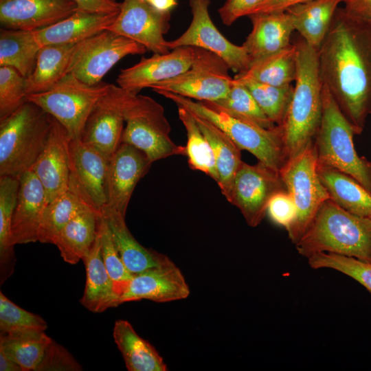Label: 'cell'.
I'll return each mask as SVG.
<instances>
[{"mask_svg":"<svg viewBox=\"0 0 371 371\" xmlns=\"http://www.w3.org/2000/svg\"><path fill=\"white\" fill-rule=\"evenodd\" d=\"M172 101L177 106L210 122L225 133L241 150L254 155L259 161L280 171L286 158L279 126L266 129L258 125L230 115L208 101L191 98L168 91L157 93Z\"/></svg>","mask_w":371,"mask_h":371,"instance_id":"cell-5","label":"cell"},{"mask_svg":"<svg viewBox=\"0 0 371 371\" xmlns=\"http://www.w3.org/2000/svg\"><path fill=\"white\" fill-rule=\"evenodd\" d=\"M100 230L102 259L120 298L133 275L129 272L122 260L113 241L109 227L102 216Z\"/></svg>","mask_w":371,"mask_h":371,"instance_id":"cell-43","label":"cell"},{"mask_svg":"<svg viewBox=\"0 0 371 371\" xmlns=\"http://www.w3.org/2000/svg\"><path fill=\"white\" fill-rule=\"evenodd\" d=\"M126 122L122 142L144 152L149 160L172 155H186V147L175 144L169 137L171 128L164 107L148 96H143L124 111Z\"/></svg>","mask_w":371,"mask_h":371,"instance_id":"cell-9","label":"cell"},{"mask_svg":"<svg viewBox=\"0 0 371 371\" xmlns=\"http://www.w3.org/2000/svg\"><path fill=\"white\" fill-rule=\"evenodd\" d=\"M364 223L366 225V226L370 229L371 231V218H361Z\"/></svg>","mask_w":371,"mask_h":371,"instance_id":"cell-53","label":"cell"},{"mask_svg":"<svg viewBox=\"0 0 371 371\" xmlns=\"http://www.w3.org/2000/svg\"><path fill=\"white\" fill-rule=\"evenodd\" d=\"M170 12H162L143 0H124L118 16L106 30L131 39L155 54L169 52L164 34Z\"/></svg>","mask_w":371,"mask_h":371,"instance_id":"cell-15","label":"cell"},{"mask_svg":"<svg viewBox=\"0 0 371 371\" xmlns=\"http://www.w3.org/2000/svg\"><path fill=\"white\" fill-rule=\"evenodd\" d=\"M101 216L109 227L113 241L122 260L133 275L170 260L167 256L142 246L128 229L124 215L105 207Z\"/></svg>","mask_w":371,"mask_h":371,"instance_id":"cell-25","label":"cell"},{"mask_svg":"<svg viewBox=\"0 0 371 371\" xmlns=\"http://www.w3.org/2000/svg\"><path fill=\"white\" fill-rule=\"evenodd\" d=\"M194 57V47H180L164 54L142 58L137 64L122 69L116 82L124 89L138 93L142 89L174 78L187 71Z\"/></svg>","mask_w":371,"mask_h":371,"instance_id":"cell-18","label":"cell"},{"mask_svg":"<svg viewBox=\"0 0 371 371\" xmlns=\"http://www.w3.org/2000/svg\"><path fill=\"white\" fill-rule=\"evenodd\" d=\"M125 122L106 94L91 111L81 140L110 159L122 143Z\"/></svg>","mask_w":371,"mask_h":371,"instance_id":"cell-24","label":"cell"},{"mask_svg":"<svg viewBox=\"0 0 371 371\" xmlns=\"http://www.w3.org/2000/svg\"><path fill=\"white\" fill-rule=\"evenodd\" d=\"M308 262L313 269L326 268L341 272L360 283L371 294V262L327 252L312 255Z\"/></svg>","mask_w":371,"mask_h":371,"instance_id":"cell-41","label":"cell"},{"mask_svg":"<svg viewBox=\"0 0 371 371\" xmlns=\"http://www.w3.org/2000/svg\"><path fill=\"white\" fill-rule=\"evenodd\" d=\"M178 107L179 117L187 134L186 155L190 167L218 181V175L212 147L199 128L195 117L185 108Z\"/></svg>","mask_w":371,"mask_h":371,"instance_id":"cell-37","label":"cell"},{"mask_svg":"<svg viewBox=\"0 0 371 371\" xmlns=\"http://www.w3.org/2000/svg\"><path fill=\"white\" fill-rule=\"evenodd\" d=\"M152 162L136 147L122 142L110 158L106 179L108 208L126 215L137 182L147 173Z\"/></svg>","mask_w":371,"mask_h":371,"instance_id":"cell-16","label":"cell"},{"mask_svg":"<svg viewBox=\"0 0 371 371\" xmlns=\"http://www.w3.org/2000/svg\"><path fill=\"white\" fill-rule=\"evenodd\" d=\"M68 190L98 212L106 205V179L109 159L81 139L69 142Z\"/></svg>","mask_w":371,"mask_h":371,"instance_id":"cell-14","label":"cell"},{"mask_svg":"<svg viewBox=\"0 0 371 371\" xmlns=\"http://www.w3.org/2000/svg\"><path fill=\"white\" fill-rule=\"evenodd\" d=\"M47 328L41 316L24 310L0 292V335L41 332Z\"/></svg>","mask_w":371,"mask_h":371,"instance_id":"cell-42","label":"cell"},{"mask_svg":"<svg viewBox=\"0 0 371 371\" xmlns=\"http://www.w3.org/2000/svg\"><path fill=\"white\" fill-rule=\"evenodd\" d=\"M53 117L25 102L0 120V176L16 178L30 170L47 142Z\"/></svg>","mask_w":371,"mask_h":371,"instance_id":"cell-4","label":"cell"},{"mask_svg":"<svg viewBox=\"0 0 371 371\" xmlns=\"http://www.w3.org/2000/svg\"><path fill=\"white\" fill-rule=\"evenodd\" d=\"M69 140L67 130L53 117L45 147L31 168L45 188L47 203L68 190Z\"/></svg>","mask_w":371,"mask_h":371,"instance_id":"cell-20","label":"cell"},{"mask_svg":"<svg viewBox=\"0 0 371 371\" xmlns=\"http://www.w3.org/2000/svg\"><path fill=\"white\" fill-rule=\"evenodd\" d=\"M210 102L230 115L254 123L262 128L271 129L276 126L265 114L246 87L234 78L227 95Z\"/></svg>","mask_w":371,"mask_h":371,"instance_id":"cell-39","label":"cell"},{"mask_svg":"<svg viewBox=\"0 0 371 371\" xmlns=\"http://www.w3.org/2000/svg\"><path fill=\"white\" fill-rule=\"evenodd\" d=\"M82 370L81 366L71 355L54 340L47 347L36 371Z\"/></svg>","mask_w":371,"mask_h":371,"instance_id":"cell-46","label":"cell"},{"mask_svg":"<svg viewBox=\"0 0 371 371\" xmlns=\"http://www.w3.org/2000/svg\"><path fill=\"white\" fill-rule=\"evenodd\" d=\"M280 172L297 210L296 218L287 230L289 239L295 245L306 232L322 203L330 199L318 176L314 140L296 157L288 160Z\"/></svg>","mask_w":371,"mask_h":371,"instance_id":"cell-8","label":"cell"},{"mask_svg":"<svg viewBox=\"0 0 371 371\" xmlns=\"http://www.w3.org/2000/svg\"><path fill=\"white\" fill-rule=\"evenodd\" d=\"M286 190L280 171L258 161L242 162L234 178L226 199L237 207L250 227H257L264 218L271 197Z\"/></svg>","mask_w":371,"mask_h":371,"instance_id":"cell-12","label":"cell"},{"mask_svg":"<svg viewBox=\"0 0 371 371\" xmlns=\"http://www.w3.org/2000/svg\"><path fill=\"white\" fill-rule=\"evenodd\" d=\"M194 116L212 147L218 175L216 183L227 199L236 173L243 162L242 150L214 124L201 117Z\"/></svg>","mask_w":371,"mask_h":371,"instance_id":"cell-32","label":"cell"},{"mask_svg":"<svg viewBox=\"0 0 371 371\" xmlns=\"http://www.w3.org/2000/svg\"><path fill=\"white\" fill-rule=\"evenodd\" d=\"M109 85H89L67 74L50 90L30 94L32 102L51 115L67 130L71 139H81L87 120L98 101L106 93Z\"/></svg>","mask_w":371,"mask_h":371,"instance_id":"cell-7","label":"cell"},{"mask_svg":"<svg viewBox=\"0 0 371 371\" xmlns=\"http://www.w3.org/2000/svg\"><path fill=\"white\" fill-rule=\"evenodd\" d=\"M188 2L192 14L191 23L178 38L167 41L166 47L169 49L180 47L202 48L223 58L233 71L240 74L247 71L251 61L245 48L231 43L216 28L209 13L210 0Z\"/></svg>","mask_w":371,"mask_h":371,"instance_id":"cell-13","label":"cell"},{"mask_svg":"<svg viewBox=\"0 0 371 371\" xmlns=\"http://www.w3.org/2000/svg\"><path fill=\"white\" fill-rule=\"evenodd\" d=\"M296 74V46L291 45L277 53L252 62L247 71L236 74L233 78L237 81L251 80L284 87L295 81Z\"/></svg>","mask_w":371,"mask_h":371,"instance_id":"cell-33","label":"cell"},{"mask_svg":"<svg viewBox=\"0 0 371 371\" xmlns=\"http://www.w3.org/2000/svg\"><path fill=\"white\" fill-rule=\"evenodd\" d=\"M141 44L110 30H104L76 44L67 74L89 85H95L122 58L143 54Z\"/></svg>","mask_w":371,"mask_h":371,"instance_id":"cell-11","label":"cell"},{"mask_svg":"<svg viewBox=\"0 0 371 371\" xmlns=\"http://www.w3.org/2000/svg\"><path fill=\"white\" fill-rule=\"evenodd\" d=\"M344 9L350 15L371 22V0H343Z\"/></svg>","mask_w":371,"mask_h":371,"instance_id":"cell-49","label":"cell"},{"mask_svg":"<svg viewBox=\"0 0 371 371\" xmlns=\"http://www.w3.org/2000/svg\"><path fill=\"white\" fill-rule=\"evenodd\" d=\"M190 290L181 271L172 261L133 275L119 298V304L148 300L168 302L187 298Z\"/></svg>","mask_w":371,"mask_h":371,"instance_id":"cell-17","label":"cell"},{"mask_svg":"<svg viewBox=\"0 0 371 371\" xmlns=\"http://www.w3.org/2000/svg\"><path fill=\"white\" fill-rule=\"evenodd\" d=\"M355 129L323 85L322 116L314 138L317 163L346 173L371 192V161L358 155Z\"/></svg>","mask_w":371,"mask_h":371,"instance_id":"cell-6","label":"cell"},{"mask_svg":"<svg viewBox=\"0 0 371 371\" xmlns=\"http://www.w3.org/2000/svg\"><path fill=\"white\" fill-rule=\"evenodd\" d=\"M52 341L44 331L0 335V350L23 371H36Z\"/></svg>","mask_w":371,"mask_h":371,"instance_id":"cell-36","label":"cell"},{"mask_svg":"<svg viewBox=\"0 0 371 371\" xmlns=\"http://www.w3.org/2000/svg\"><path fill=\"white\" fill-rule=\"evenodd\" d=\"M297 50L295 85L283 123L280 125L286 161L313 140L322 116V89L318 51L303 40Z\"/></svg>","mask_w":371,"mask_h":371,"instance_id":"cell-2","label":"cell"},{"mask_svg":"<svg viewBox=\"0 0 371 371\" xmlns=\"http://www.w3.org/2000/svg\"><path fill=\"white\" fill-rule=\"evenodd\" d=\"M148 3L162 12H170L177 5V0H149Z\"/></svg>","mask_w":371,"mask_h":371,"instance_id":"cell-51","label":"cell"},{"mask_svg":"<svg viewBox=\"0 0 371 371\" xmlns=\"http://www.w3.org/2000/svg\"><path fill=\"white\" fill-rule=\"evenodd\" d=\"M19 188L12 222L14 245L38 241L42 216L47 205L45 188L30 169L19 178Z\"/></svg>","mask_w":371,"mask_h":371,"instance_id":"cell-21","label":"cell"},{"mask_svg":"<svg viewBox=\"0 0 371 371\" xmlns=\"http://www.w3.org/2000/svg\"><path fill=\"white\" fill-rule=\"evenodd\" d=\"M100 219V213L87 207L60 229L53 244L66 262L75 265L87 255L96 239Z\"/></svg>","mask_w":371,"mask_h":371,"instance_id":"cell-27","label":"cell"},{"mask_svg":"<svg viewBox=\"0 0 371 371\" xmlns=\"http://www.w3.org/2000/svg\"><path fill=\"white\" fill-rule=\"evenodd\" d=\"M82 261L86 269L85 287L80 300L83 306L93 313H102L119 306V295L102 256L100 227L95 243Z\"/></svg>","mask_w":371,"mask_h":371,"instance_id":"cell-26","label":"cell"},{"mask_svg":"<svg viewBox=\"0 0 371 371\" xmlns=\"http://www.w3.org/2000/svg\"><path fill=\"white\" fill-rule=\"evenodd\" d=\"M267 212L275 223L286 230L293 224L297 216L295 203L286 190L276 192L271 197Z\"/></svg>","mask_w":371,"mask_h":371,"instance_id":"cell-45","label":"cell"},{"mask_svg":"<svg viewBox=\"0 0 371 371\" xmlns=\"http://www.w3.org/2000/svg\"><path fill=\"white\" fill-rule=\"evenodd\" d=\"M79 10L98 13H119L122 3L116 0H74Z\"/></svg>","mask_w":371,"mask_h":371,"instance_id":"cell-48","label":"cell"},{"mask_svg":"<svg viewBox=\"0 0 371 371\" xmlns=\"http://www.w3.org/2000/svg\"><path fill=\"white\" fill-rule=\"evenodd\" d=\"M265 0H226L218 9L222 22L231 25L238 19L249 16Z\"/></svg>","mask_w":371,"mask_h":371,"instance_id":"cell-47","label":"cell"},{"mask_svg":"<svg viewBox=\"0 0 371 371\" xmlns=\"http://www.w3.org/2000/svg\"><path fill=\"white\" fill-rule=\"evenodd\" d=\"M229 69L216 54L194 47V57L187 71L150 88L157 93L168 91L197 101L214 102L225 97L233 85Z\"/></svg>","mask_w":371,"mask_h":371,"instance_id":"cell-10","label":"cell"},{"mask_svg":"<svg viewBox=\"0 0 371 371\" xmlns=\"http://www.w3.org/2000/svg\"><path fill=\"white\" fill-rule=\"evenodd\" d=\"M76 44L41 47L32 73L25 78L27 95L47 91L67 74V67Z\"/></svg>","mask_w":371,"mask_h":371,"instance_id":"cell-31","label":"cell"},{"mask_svg":"<svg viewBox=\"0 0 371 371\" xmlns=\"http://www.w3.org/2000/svg\"><path fill=\"white\" fill-rule=\"evenodd\" d=\"M343 0H310L289 8L295 30L310 46L319 50Z\"/></svg>","mask_w":371,"mask_h":371,"instance_id":"cell-29","label":"cell"},{"mask_svg":"<svg viewBox=\"0 0 371 371\" xmlns=\"http://www.w3.org/2000/svg\"><path fill=\"white\" fill-rule=\"evenodd\" d=\"M295 247L307 258L327 252L371 262V231L361 218L331 199L320 206Z\"/></svg>","mask_w":371,"mask_h":371,"instance_id":"cell-3","label":"cell"},{"mask_svg":"<svg viewBox=\"0 0 371 371\" xmlns=\"http://www.w3.org/2000/svg\"><path fill=\"white\" fill-rule=\"evenodd\" d=\"M143 1H146V2H148V1H149V0H143Z\"/></svg>","mask_w":371,"mask_h":371,"instance_id":"cell-54","label":"cell"},{"mask_svg":"<svg viewBox=\"0 0 371 371\" xmlns=\"http://www.w3.org/2000/svg\"><path fill=\"white\" fill-rule=\"evenodd\" d=\"M41 46L33 31L1 28L0 67H10L24 78L34 71Z\"/></svg>","mask_w":371,"mask_h":371,"instance_id":"cell-34","label":"cell"},{"mask_svg":"<svg viewBox=\"0 0 371 371\" xmlns=\"http://www.w3.org/2000/svg\"><path fill=\"white\" fill-rule=\"evenodd\" d=\"M318 61L323 85L361 134L371 115V22L338 8Z\"/></svg>","mask_w":371,"mask_h":371,"instance_id":"cell-1","label":"cell"},{"mask_svg":"<svg viewBox=\"0 0 371 371\" xmlns=\"http://www.w3.org/2000/svg\"><path fill=\"white\" fill-rule=\"evenodd\" d=\"M25 78L15 69L0 67V120H3L26 100Z\"/></svg>","mask_w":371,"mask_h":371,"instance_id":"cell-44","label":"cell"},{"mask_svg":"<svg viewBox=\"0 0 371 371\" xmlns=\"http://www.w3.org/2000/svg\"><path fill=\"white\" fill-rule=\"evenodd\" d=\"M113 337L128 371H167L162 357L147 340L141 337L130 322H115Z\"/></svg>","mask_w":371,"mask_h":371,"instance_id":"cell-30","label":"cell"},{"mask_svg":"<svg viewBox=\"0 0 371 371\" xmlns=\"http://www.w3.org/2000/svg\"><path fill=\"white\" fill-rule=\"evenodd\" d=\"M308 1L310 0H265L254 13L285 12L295 5Z\"/></svg>","mask_w":371,"mask_h":371,"instance_id":"cell-50","label":"cell"},{"mask_svg":"<svg viewBox=\"0 0 371 371\" xmlns=\"http://www.w3.org/2000/svg\"><path fill=\"white\" fill-rule=\"evenodd\" d=\"M0 370L23 371L19 364L8 358L1 350H0Z\"/></svg>","mask_w":371,"mask_h":371,"instance_id":"cell-52","label":"cell"},{"mask_svg":"<svg viewBox=\"0 0 371 371\" xmlns=\"http://www.w3.org/2000/svg\"><path fill=\"white\" fill-rule=\"evenodd\" d=\"M87 207L78 196L67 190L46 205L38 233V241L53 244L60 229Z\"/></svg>","mask_w":371,"mask_h":371,"instance_id":"cell-38","label":"cell"},{"mask_svg":"<svg viewBox=\"0 0 371 371\" xmlns=\"http://www.w3.org/2000/svg\"><path fill=\"white\" fill-rule=\"evenodd\" d=\"M19 188V178L0 176V284L14 272V244L12 241V222Z\"/></svg>","mask_w":371,"mask_h":371,"instance_id":"cell-35","label":"cell"},{"mask_svg":"<svg viewBox=\"0 0 371 371\" xmlns=\"http://www.w3.org/2000/svg\"><path fill=\"white\" fill-rule=\"evenodd\" d=\"M119 13H98L78 9L67 18L45 28L33 31L39 45L76 44L107 28Z\"/></svg>","mask_w":371,"mask_h":371,"instance_id":"cell-23","label":"cell"},{"mask_svg":"<svg viewBox=\"0 0 371 371\" xmlns=\"http://www.w3.org/2000/svg\"><path fill=\"white\" fill-rule=\"evenodd\" d=\"M78 9L74 0H0L4 28L35 31L51 26Z\"/></svg>","mask_w":371,"mask_h":371,"instance_id":"cell-19","label":"cell"},{"mask_svg":"<svg viewBox=\"0 0 371 371\" xmlns=\"http://www.w3.org/2000/svg\"><path fill=\"white\" fill-rule=\"evenodd\" d=\"M249 16L252 30L242 45L251 63L291 45L290 38L295 28L286 11L254 13Z\"/></svg>","mask_w":371,"mask_h":371,"instance_id":"cell-22","label":"cell"},{"mask_svg":"<svg viewBox=\"0 0 371 371\" xmlns=\"http://www.w3.org/2000/svg\"><path fill=\"white\" fill-rule=\"evenodd\" d=\"M317 173L330 199L350 213L371 218V192L351 176L317 163Z\"/></svg>","mask_w":371,"mask_h":371,"instance_id":"cell-28","label":"cell"},{"mask_svg":"<svg viewBox=\"0 0 371 371\" xmlns=\"http://www.w3.org/2000/svg\"><path fill=\"white\" fill-rule=\"evenodd\" d=\"M235 81L246 87L260 109L273 123L276 126L283 123L293 92V87L291 85L276 87L251 80Z\"/></svg>","mask_w":371,"mask_h":371,"instance_id":"cell-40","label":"cell"}]
</instances>
